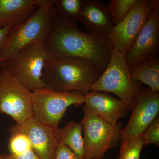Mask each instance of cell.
Instances as JSON below:
<instances>
[{
    "instance_id": "obj_17",
    "label": "cell",
    "mask_w": 159,
    "mask_h": 159,
    "mask_svg": "<svg viewBox=\"0 0 159 159\" xmlns=\"http://www.w3.org/2000/svg\"><path fill=\"white\" fill-rule=\"evenodd\" d=\"M83 121L77 122L74 120L68 122L63 128H59L60 142L69 147L78 159H83L84 139L82 136Z\"/></svg>"
},
{
    "instance_id": "obj_19",
    "label": "cell",
    "mask_w": 159,
    "mask_h": 159,
    "mask_svg": "<svg viewBox=\"0 0 159 159\" xmlns=\"http://www.w3.org/2000/svg\"><path fill=\"white\" fill-rule=\"evenodd\" d=\"M138 0H111L106 10L115 25H116L128 14Z\"/></svg>"
},
{
    "instance_id": "obj_8",
    "label": "cell",
    "mask_w": 159,
    "mask_h": 159,
    "mask_svg": "<svg viewBox=\"0 0 159 159\" xmlns=\"http://www.w3.org/2000/svg\"><path fill=\"white\" fill-rule=\"evenodd\" d=\"M31 92L10 73H0V113L12 118L17 124L33 118Z\"/></svg>"
},
{
    "instance_id": "obj_22",
    "label": "cell",
    "mask_w": 159,
    "mask_h": 159,
    "mask_svg": "<svg viewBox=\"0 0 159 159\" xmlns=\"http://www.w3.org/2000/svg\"><path fill=\"white\" fill-rule=\"evenodd\" d=\"M143 145H159V118L157 116L141 135Z\"/></svg>"
},
{
    "instance_id": "obj_5",
    "label": "cell",
    "mask_w": 159,
    "mask_h": 159,
    "mask_svg": "<svg viewBox=\"0 0 159 159\" xmlns=\"http://www.w3.org/2000/svg\"><path fill=\"white\" fill-rule=\"evenodd\" d=\"M142 88L140 83L131 78L125 53L113 49L108 65L91 86L90 91L115 94L130 111L131 102Z\"/></svg>"
},
{
    "instance_id": "obj_18",
    "label": "cell",
    "mask_w": 159,
    "mask_h": 159,
    "mask_svg": "<svg viewBox=\"0 0 159 159\" xmlns=\"http://www.w3.org/2000/svg\"><path fill=\"white\" fill-rule=\"evenodd\" d=\"M84 0H54L56 13L70 21L80 20Z\"/></svg>"
},
{
    "instance_id": "obj_10",
    "label": "cell",
    "mask_w": 159,
    "mask_h": 159,
    "mask_svg": "<svg viewBox=\"0 0 159 159\" xmlns=\"http://www.w3.org/2000/svg\"><path fill=\"white\" fill-rule=\"evenodd\" d=\"M158 0H138L130 11L115 26L110 36L113 48L126 53L130 48Z\"/></svg>"
},
{
    "instance_id": "obj_21",
    "label": "cell",
    "mask_w": 159,
    "mask_h": 159,
    "mask_svg": "<svg viewBox=\"0 0 159 159\" xmlns=\"http://www.w3.org/2000/svg\"><path fill=\"white\" fill-rule=\"evenodd\" d=\"M143 145L142 137L130 139L120 148L118 159H140Z\"/></svg>"
},
{
    "instance_id": "obj_20",
    "label": "cell",
    "mask_w": 159,
    "mask_h": 159,
    "mask_svg": "<svg viewBox=\"0 0 159 159\" xmlns=\"http://www.w3.org/2000/svg\"><path fill=\"white\" fill-rule=\"evenodd\" d=\"M8 147L10 153L18 154L32 149L29 138L24 134H10Z\"/></svg>"
},
{
    "instance_id": "obj_2",
    "label": "cell",
    "mask_w": 159,
    "mask_h": 159,
    "mask_svg": "<svg viewBox=\"0 0 159 159\" xmlns=\"http://www.w3.org/2000/svg\"><path fill=\"white\" fill-rule=\"evenodd\" d=\"M102 72L96 65L80 57L53 55L46 62L42 80L46 88L85 95Z\"/></svg>"
},
{
    "instance_id": "obj_12",
    "label": "cell",
    "mask_w": 159,
    "mask_h": 159,
    "mask_svg": "<svg viewBox=\"0 0 159 159\" xmlns=\"http://www.w3.org/2000/svg\"><path fill=\"white\" fill-rule=\"evenodd\" d=\"M10 134H24L29 138L32 150L40 159H53L60 142L59 128L46 125L30 118L9 128Z\"/></svg>"
},
{
    "instance_id": "obj_11",
    "label": "cell",
    "mask_w": 159,
    "mask_h": 159,
    "mask_svg": "<svg viewBox=\"0 0 159 159\" xmlns=\"http://www.w3.org/2000/svg\"><path fill=\"white\" fill-rule=\"evenodd\" d=\"M159 1L154 7L130 48L125 54L129 68L142 61L158 57Z\"/></svg>"
},
{
    "instance_id": "obj_24",
    "label": "cell",
    "mask_w": 159,
    "mask_h": 159,
    "mask_svg": "<svg viewBox=\"0 0 159 159\" xmlns=\"http://www.w3.org/2000/svg\"><path fill=\"white\" fill-rule=\"evenodd\" d=\"M0 159H40L34 153L32 149L24 153L13 154H0Z\"/></svg>"
},
{
    "instance_id": "obj_6",
    "label": "cell",
    "mask_w": 159,
    "mask_h": 159,
    "mask_svg": "<svg viewBox=\"0 0 159 159\" xmlns=\"http://www.w3.org/2000/svg\"><path fill=\"white\" fill-rule=\"evenodd\" d=\"M84 155L83 159H102L107 151L119 144L122 124L112 125L99 118L83 106Z\"/></svg>"
},
{
    "instance_id": "obj_16",
    "label": "cell",
    "mask_w": 159,
    "mask_h": 159,
    "mask_svg": "<svg viewBox=\"0 0 159 159\" xmlns=\"http://www.w3.org/2000/svg\"><path fill=\"white\" fill-rule=\"evenodd\" d=\"M131 78L145 84L154 92H159V58L142 61L129 68Z\"/></svg>"
},
{
    "instance_id": "obj_4",
    "label": "cell",
    "mask_w": 159,
    "mask_h": 159,
    "mask_svg": "<svg viewBox=\"0 0 159 159\" xmlns=\"http://www.w3.org/2000/svg\"><path fill=\"white\" fill-rule=\"evenodd\" d=\"M53 55L45 42H36L0 62V66L32 92L46 88L42 78L43 70Z\"/></svg>"
},
{
    "instance_id": "obj_1",
    "label": "cell",
    "mask_w": 159,
    "mask_h": 159,
    "mask_svg": "<svg viewBox=\"0 0 159 159\" xmlns=\"http://www.w3.org/2000/svg\"><path fill=\"white\" fill-rule=\"evenodd\" d=\"M45 43L54 56L80 57L89 61L102 73L108 65L113 48L110 36L87 33L77 23L55 13L51 34Z\"/></svg>"
},
{
    "instance_id": "obj_7",
    "label": "cell",
    "mask_w": 159,
    "mask_h": 159,
    "mask_svg": "<svg viewBox=\"0 0 159 159\" xmlns=\"http://www.w3.org/2000/svg\"><path fill=\"white\" fill-rule=\"evenodd\" d=\"M33 118L37 121L54 127L63 118L67 109L71 105L84 104V96L77 92H60L43 88L31 93Z\"/></svg>"
},
{
    "instance_id": "obj_3",
    "label": "cell",
    "mask_w": 159,
    "mask_h": 159,
    "mask_svg": "<svg viewBox=\"0 0 159 159\" xmlns=\"http://www.w3.org/2000/svg\"><path fill=\"white\" fill-rule=\"evenodd\" d=\"M54 1L47 0L28 20L10 28L0 49V62L32 43L48 39L56 13Z\"/></svg>"
},
{
    "instance_id": "obj_13",
    "label": "cell",
    "mask_w": 159,
    "mask_h": 159,
    "mask_svg": "<svg viewBox=\"0 0 159 159\" xmlns=\"http://www.w3.org/2000/svg\"><path fill=\"white\" fill-rule=\"evenodd\" d=\"M84 105L103 121L116 125L127 116L129 108L121 99L104 92L90 91L84 95Z\"/></svg>"
},
{
    "instance_id": "obj_23",
    "label": "cell",
    "mask_w": 159,
    "mask_h": 159,
    "mask_svg": "<svg viewBox=\"0 0 159 159\" xmlns=\"http://www.w3.org/2000/svg\"><path fill=\"white\" fill-rule=\"evenodd\" d=\"M53 159H78L73 151L60 142L55 150Z\"/></svg>"
},
{
    "instance_id": "obj_25",
    "label": "cell",
    "mask_w": 159,
    "mask_h": 159,
    "mask_svg": "<svg viewBox=\"0 0 159 159\" xmlns=\"http://www.w3.org/2000/svg\"><path fill=\"white\" fill-rule=\"evenodd\" d=\"M11 27H7L5 28L0 29V49L2 48L5 39H6V35L9 32V29ZM2 70L1 66H0V73Z\"/></svg>"
},
{
    "instance_id": "obj_15",
    "label": "cell",
    "mask_w": 159,
    "mask_h": 159,
    "mask_svg": "<svg viewBox=\"0 0 159 159\" xmlns=\"http://www.w3.org/2000/svg\"><path fill=\"white\" fill-rule=\"evenodd\" d=\"M47 0H0V29L13 27L28 20Z\"/></svg>"
},
{
    "instance_id": "obj_9",
    "label": "cell",
    "mask_w": 159,
    "mask_h": 159,
    "mask_svg": "<svg viewBox=\"0 0 159 159\" xmlns=\"http://www.w3.org/2000/svg\"><path fill=\"white\" fill-rule=\"evenodd\" d=\"M130 108V119L121 130V148L130 139L141 136L156 119L159 111V92L142 88L132 102Z\"/></svg>"
},
{
    "instance_id": "obj_14",
    "label": "cell",
    "mask_w": 159,
    "mask_h": 159,
    "mask_svg": "<svg viewBox=\"0 0 159 159\" xmlns=\"http://www.w3.org/2000/svg\"><path fill=\"white\" fill-rule=\"evenodd\" d=\"M80 20L93 34L110 36L115 26L100 0H84Z\"/></svg>"
}]
</instances>
